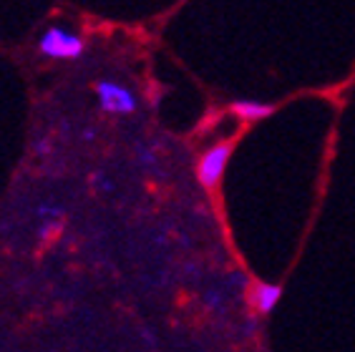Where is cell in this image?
Listing matches in <instances>:
<instances>
[{"label":"cell","mask_w":355,"mask_h":352,"mask_svg":"<svg viewBox=\"0 0 355 352\" xmlns=\"http://www.w3.org/2000/svg\"><path fill=\"white\" fill-rule=\"evenodd\" d=\"M139 159H141V161L146 164V166H151V164H154V154H151L149 149H144V146L139 149Z\"/></svg>","instance_id":"obj_7"},{"label":"cell","mask_w":355,"mask_h":352,"mask_svg":"<svg viewBox=\"0 0 355 352\" xmlns=\"http://www.w3.org/2000/svg\"><path fill=\"white\" fill-rule=\"evenodd\" d=\"M94 91H96V98H98V109L106 111V114L126 116L139 109V101H137V96H134V91L119 81L103 78V81L96 83Z\"/></svg>","instance_id":"obj_2"},{"label":"cell","mask_w":355,"mask_h":352,"mask_svg":"<svg viewBox=\"0 0 355 352\" xmlns=\"http://www.w3.org/2000/svg\"><path fill=\"white\" fill-rule=\"evenodd\" d=\"M230 109H232V114L237 116L239 121L257 123V121H265L267 116L275 114V103L257 101V98H237V101H232Z\"/></svg>","instance_id":"obj_4"},{"label":"cell","mask_w":355,"mask_h":352,"mask_svg":"<svg viewBox=\"0 0 355 352\" xmlns=\"http://www.w3.org/2000/svg\"><path fill=\"white\" fill-rule=\"evenodd\" d=\"M38 48L46 58H55V61H73V58H81L83 51H86V43H83L81 35L71 33L61 26H51L48 30H43Z\"/></svg>","instance_id":"obj_1"},{"label":"cell","mask_w":355,"mask_h":352,"mask_svg":"<svg viewBox=\"0 0 355 352\" xmlns=\"http://www.w3.org/2000/svg\"><path fill=\"white\" fill-rule=\"evenodd\" d=\"M280 297H282V287L270 285V282H254L252 290H250V305L260 312V315H270L277 307Z\"/></svg>","instance_id":"obj_5"},{"label":"cell","mask_w":355,"mask_h":352,"mask_svg":"<svg viewBox=\"0 0 355 352\" xmlns=\"http://www.w3.org/2000/svg\"><path fill=\"white\" fill-rule=\"evenodd\" d=\"M230 156H232V143L230 141L214 143L202 154V159L197 164V179L205 189H214L222 182L227 164H230Z\"/></svg>","instance_id":"obj_3"},{"label":"cell","mask_w":355,"mask_h":352,"mask_svg":"<svg viewBox=\"0 0 355 352\" xmlns=\"http://www.w3.org/2000/svg\"><path fill=\"white\" fill-rule=\"evenodd\" d=\"M38 214H41L46 222H51V219L61 217V209H58V206H38Z\"/></svg>","instance_id":"obj_6"}]
</instances>
